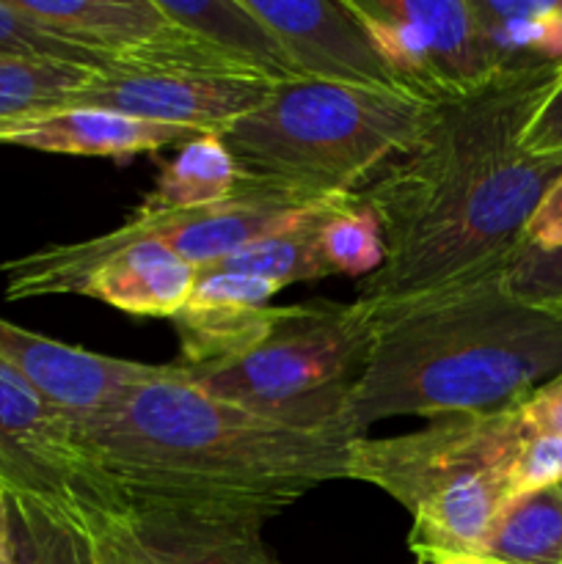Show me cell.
Listing matches in <instances>:
<instances>
[{"instance_id": "cell-31", "label": "cell", "mask_w": 562, "mask_h": 564, "mask_svg": "<svg viewBox=\"0 0 562 564\" xmlns=\"http://www.w3.org/2000/svg\"><path fill=\"white\" fill-rule=\"evenodd\" d=\"M523 251L560 253L562 251V176L545 191L538 209L523 231Z\"/></svg>"}, {"instance_id": "cell-21", "label": "cell", "mask_w": 562, "mask_h": 564, "mask_svg": "<svg viewBox=\"0 0 562 564\" xmlns=\"http://www.w3.org/2000/svg\"><path fill=\"white\" fill-rule=\"evenodd\" d=\"M479 560L562 564V482L512 496L496 516Z\"/></svg>"}, {"instance_id": "cell-20", "label": "cell", "mask_w": 562, "mask_h": 564, "mask_svg": "<svg viewBox=\"0 0 562 564\" xmlns=\"http://www.w3.org/2000/svg\"><path fill=\"white\" fill-rule=\"evenodd\" d=\"M242 171L220 135L202 132L176 147V154L160 169L152 191L138 204V213H169L220 202L231 196Z\"/></svg>"}, {"instance_id": "cell-16", "label": "cell", "mask_w": 562, "mask_h": 564, "mask_svg": "<svg viewBox=\"0 0 562 564\" xmlns=\"http://www.w3.org/2000/svg\"><path fill=\"white\" fill-rule=\"evenodd\" d=\"M198 270L160 242H136L88 270L75 295L94 297L132 317L174 319L191 301Z\"/></svg>"}, {"instance_id": "cell-27", "label": "cell", "mask_w": 562, "mask_h": 564, "mask_svg": "<svg viewBox=\"0 0 562 564\" xmlns=\"http://www.w3.org/2000/svg\"><path fill=\"white\" fill-rule=\"evenodd\" d=\"M505 281L521 301L562 314V251H521L507 270Z\"/></svg>"}, {"instance_id": "cell-24", "label": "cell", "mask_w": 562, "mask_h": 564, "mask_svg": "<svg viewBox=\"0 0 562 564\" xmlns=\"http://www.w3.org/2000/svg\"><path fill=\"white\" fill-rule=\"evenodd\" d=\"M20 564H97L94 518L36 499H11Z\"/></svg>"}, {"instance_id": "cell-13", "label": "cell", "mask_w": 562, "mask_h": 564, "mask_svg": "<svg viewBox=\"0 0 562 564\" xmlns=\"http://www.w3.org/2000/svg\"><path fill=\"white\" fill-rule=\"evenodd\" d=\"M275 33L298 75L350 86L406 88L347 0H246Z\"/></svg>"}, {"instance_id": "cell-33", "label": "cell", "mask_w": 562, "mask_h": 564, "mask_svg": "<svg viewBox=\"0 0 562 564\" xmlns=\"http://www.w3.org/2000/svg\"><path fill=\"white\" fill-rule=\"evenodd\" d=\"M0 564H20V554H17L14 543V523H11V534L0 538Z\"/></svg>"}, {"instance_id": "cell-32", "label": "cell", "mask_w": 562, "mask_h": 564, "mask_svg": "<svg viewBox=\"0 0 562 564\" xmlns=\"http://www.w3.org/2000/svg\"><path fill=\"white\" fill-rule=\"evenodd\" d=\"M518 413L532 433L560 435L562 438V375L551 378L549 383L532 391L527 400L518 402Z\"/></svg>"}, {"instance_id": "cell-23", "label": "cell", "mask_w": 562, "mask_h": 564, "mask_svg": "<svg viewBox=\"0 0 562 564\" xmlns=\"http://www.w3.org/2000/svg\"><path fill=\"white\" fill-rule=\"evenodd\" d=\"M336 213H342V209H336ZM336 213L320 215V218L306 220V224H298L292 226V229L279 231V235L264 237V240L248 246L246 251L235 253V257L215 264L213 270L270 281V284H275L279 290L298 284V281H317L325 279V275H334V270H331L323 251V226L328 224ZM204 273H207V270H204Z\"/></svg>"}, {"instance_id": "cell-15", "label": "cell", "mask_w": 562, "mask_h": 564, "mask_svg": "<svg viewBox=\"0 0 562 564\" xmlns=\"http://www.w3.org/2000/svg\"><path fill=\"white\" fill-rule=\"evenodd\" d=\"M510 468L472 474L422 501L411 512V554L417 560H479L496 516L512 499Z\"/></svg>"}, {"instance_id": "cell-19", "label": "cell", "mask_w": 562, "mask_h": 564, "mask_svg": "<svg viewBox=\"0 0 562 564\" xmlns=\"http://www.w3.org/2000/svg\"><path fill=\"white\" fill-rule=\"evenodd\" d=\"M165 14L235 61L248 75L270 83L298 80V69L275 33L248 9L246 0H160Z\"/></svg>"}, {"instance_id": "cell-11", "label": "cell", "mask_w": 562, "mask_h": 564, "mask_svg": "<svg viewBox=\"0 0 562 564\" xmlns=\"http://www.w3.org/2000/svg\"><path fill=\"white\" fill-rule=\"evenodd\" d=\"M275 83L191 69H114L94 77L72 108H99L154 124L215 132L251 113Z\"/></svg>"}, {"instance_id": "cell-2", "label": "cell", "mask_w": 562, "mask_h": 564, "mask_svg": "<svg viewBox=\"0 0 562 564\" xmlns=\"http://www.w3.org/2000/svg\"><path fill=\"white\" fill-rule=\"evenodd\" d=\"M127 510L268 521L325 482L350 477L361 435L347 419L298 424L198 389L180 364L158 367L80 427Z\"/></svg>"}, {"instance_id": "cell-10", "label": "cell", "mask_w": 562, "mask_h": 564, "mask_svg": "<svg viewBox=\"0 0 562 564\" xmlns=\"http://www.w3.org/2000/svg\"><path fill=\"white\" fill-rule=\"evenodd\" d=\"M14 3L39 25L91 50L119 69L248 75L196 33L176 25L163 11L160 0H14Z\"/></svg>"}, {"instance_id": "cell-1", "label": "cell", "mask_w": 562, "mask_h": 564, "mask_svg": "<svg viewBox=\"0 0 562 564\" xmlns=\"http://www.w3.org/2000/svg\"><path fill=\"white\" fill-rule=\"evenodd\" d=\"M560 72L562 61L507 66L435 99L417 147L361 193L383 237V264L358 281V303L386 312L510 270L529 218L562 176V154L521 149Z\"/></svg>"}, {"instance_id": "cell-29", "label": "cell", "mask_w": 562, "mask_h": 564, "mask_svg": "<svg viewBox=\"0 0 562 564\" xmlns=\"http://www.w3.org/2000/svg\"><path fill=\"white\" fill-rule=\"evenodd\" d=\"M91 529L97 564H160L143 549L127 512H105L94 518Z\"/></svg>"}, {"instance_id": "cell-9", "label": "cell", "mask_w": 562, "mask_h": 564, "mask_svg": "<svg viewBox=\"0 0 562 564\" xmlns=\"http://www.w3.org/2000/svg\"><path fill=\"white\" fill-rule=\"evenodd\" d=\"M408 91L444 99L507 69L474 0H347Z\"/></svg>"}, {"instance_id": "cell-35", "label": "cell", "mask_w": 562, "mask_h": 564, "mask_svg": "<svg viewBox=\"0 0 562 564\" xmlns=\"http://www.w3.org/2000/svg\"><path fill=\"white\" fill-rule=\"evenodd\" d=\"M417 564H466V562H446V560H417Z\"/></svg>"}, {"instance_id": "cell-30", "label": "cell", "mask_w": 562, "mask_h": 564, "mask_svg": "<svg viewBox=\"0 0 562 564\" xmlns=\"http://www.w3.org/2000/svg\"><path fill=\"white\" fill-rule=\"evenodd\" d=\"M521 149L529 154H562V72L523 127Z\"/></svg>"}, {"instance_id": "cell-25", "label": "cell", "mask_w": 562, "mask_h": 564, "mask_svg": "<svg viewBox=\"0 0 562 564\" xmlns=\"http://www.w3.org/2000/svg\"><path fill=\"white\" fill-rule=\"evenodd\" d=\"M0 58L50 61V64H72L91 72L114 69L91 50L39 25L14 0H0Z\"/></svg>"}, {"instance_id": "cell-14", "label": "cell", "mask_w": 562, "mask_h": 564, "mask_svg": "<svg viewBox=\"0 0 562 564\" xmlns=\"http://www.w3.org/2000/svg\"><path fill=\"white\" fill-rule=\"evenodd\" d=\"M281 292L270 281L240 273H198L191 301L171 323L180 339V367H218L246 356L268 336L279 306L270 297Z\"/></svg>"}, {"instance_id": "cell-17", "label": "cell", "mask_w": 562, "mask_h": 564, "mask_svg": "<svg viewBox=\"0 0 562 564\" xmlns=\"http://www.w3.org/2000/svg\"><path fill=\"white\" fill-rule=\"evenodd\" d=\"M143 549L160 564H279L264 521L182 510H127Z\"/></svg>"}, {"instance_id": "cell-22", "label": "cell", "mask_w": 562, "mask_h": 564, "mask_svg": "<svg viewBox=\"0 0 562 564\" xmlns=\"http://www.w3.org/2000/svg\"><path fill=\"white\" fill-rule=\"evenodd\" d=\"M97 75L102 72L72 64L0 58V141L33 121L69 110Z\"/></svg>"}, {"instance_id": "cell-12", "label": "cell", "mask_w": 562, "mask_h": 564, "mask_svg": "<svg viewBox=\"0 0 562 564\" xmlns=\"http://www.w3.org/2000/svg\"><path fill=\"white\" fill-rule=\"evenodd\" d=\"M0 361L75 422L77 430L114 405L121 391L158 372V364L127 361L66 345L6 317H0Z\"/></svg>"}, {"instance_id": "cell-34", "label": "cell", "mask_w": 562, "mask_h": 564, "mask_svg": "<svg viewBox=\"0 0 562 564\" xmlns=\"http://www.w3.org/2000/svg\"><path fill=\"white\" fill-rule=\"evenodd\" d=\"M11 496L9 490L3 488V482H0V538L3 534H11Z\"/></svg>"}, {"instance_id": "cell-36", "label": "cell", "mask_w": 562, "mask_h": 564, "mask_svg": "<svg viewBox=\"0 0 562 564\" xmlns=\"http://www.w3.org/2000/svg\"><path fill=\"white\" fill-rule=\"evenodd\" d=\"M466 564H499V562H485V560H479V562H466Z\"/></svg>"}, {"instance_id": "cell-3", "label": "cell", "mask_w": 562, "mask_h": 564, "mask_svg": "<svg viewBox=\"0 0 562 564\" xmlns=\"http://www.w3.org/2000/svg\"><path fill=\"white\" fill-rule=\"evenodd\" d=\"M505 275L372 314V350L345 405L358 435L383 419L501 411L562 375V314L512 295Z\"/></svg>"}, {"instance_id": "cell-26", "label": "cell", "mask_w": 562, "mask_h": 564, "mask_svg": "<svg viewBox=\"0 0 562 564\" xmlns=\"http://www.w3.org/2000/svg\"><path fill=\"white\" fill-rule=\"evenodd\" d=\"M323 251L334 275L367 279L383 264V237L375 215L361 202V193L356 204L336 213L323 226Z\"/></svg>"}, {"instance_id": "cell-18", "label": "cell", "mask_w": 562, "mask_h": 564, "mask_svg": "<svg viewBox=\"0 0 562 564\" xmlns=\"http://www.w3.org/2000/svg\"><path fill=\"white\" fill-rule=\"evenodd\" d=\"M202 132L187 127L154 124L99 108H69L22 127L0 143L72 158H132L182 147Z\"/></svg>"}, {"instance_id": "cell-8", "label": "cell", "mask_w": 562, "mask_h": 564, "mask_svg": "<svg viewBox=\"0 0 562 564\" xmlns=\"http://www.w3.org/2000/svg\"><path fill=\"white\" fill-rule=\"evenodd\" d=\"M0 482L9 496L47 501L86 518L127 512L75 422L0 361Z\"/></svg>"}, {"instance_id": "cell-7", "label": "cell", "mask_w": 562, "mask_h": 564, "mask_svg": "<svg viewBox=\"0 0 562 564\" xmlns=\"http://www.w3.org/2000/svg\"><path fill=\"white\" fill-rule=\"evenodd\" d=\"M532 430L518 405L477 416L435 419L417 433L397 438H361L350 452L353 482H367L417 510L439 490L490 468H510Z\"/></svg>"}, {"instance_id": "cell-5", "label": "cell", "mask_w": 562, "mask_h": 564, "mask_svg": "<svg viewBox=\"0 0 562 564\" xmlns=\"http://www.w3.org/2000/svg\"><path fill=\"white\" fill-rule=\"evenodd\" d=\"M358 193H320L292 182L268 180L242 171L231 196L191 209L138 213L132 209L116 229L80 242H58L0 264L6 301L75 295L88 270L110 253L136 242H160L204 273L253 242L298 224L350 207Z\"/></svg>"}, {"instance_id": "cell-6", "label": "cell", "mask_w": 562, "mask_h": 564, "mask_svg": "<svg viewBox=\"0 0 562 564\" xmlns=\"http://www.w3.org/2000/svg\"><path fill=\"white\" fill-rule=\"evenodd\" d=\"M375 319L364 303L279 306L257 347L218 367L185 369L207 394L298 424L345 419L347 397L367 367Z\"/></svg>"}, {"instance_id": "cell-4", "label": "cell", "mask_w": 562, "mask_h": 564, "mask_svg": "<svg viewBox=\"0 0 562 564\" xmlns=\"http://www.w3.org/2000/svg\"><path fill=\"white\" fill-rule=\"evenodd\" d=\"M433 113L435 99L408 88L298 77L218 135L246 174L353 196L417 147Z\"/></svg>"}, {"instance_id": "cell-28", "label": "cell", "mask_w": 562, "mask_h": 564, "mask_svg": "<svg viewBox=\"0 0 562 564\" xmlns=\"http://www.w3.org/2000/svg\"><path fill=\"white\" fill-rule=\"evenodd\" d=\"M562 482V438L560 435L529 433L510 468L512 496L549 488Z\"/></svg>"}]
</instances>
